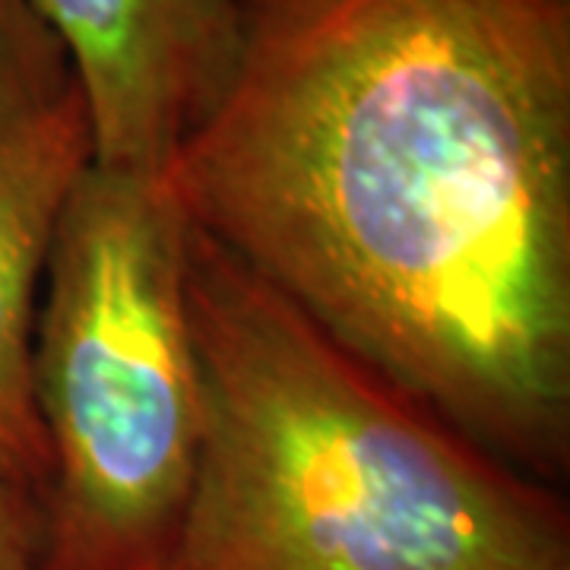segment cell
I'll use <instances>...</instances> for the list:
<instances>
[{"label": "cell", "instance_id": "cell-1", "mask_svg": "<svg viewBox=\"0 0 570 570\" xmlns=\"http://www.w3.org/2000/svg\"><path fill=\"white\" fill-rule=\"evenodd\" d=\"M163 184L510 466L570 444V0H235Z\"/></svg>", "mask_w": 570, "mask_h": 570}, {"label": "cell", "instance_id": "cell-2", "mask_svg": "<svg viewBox=\"0 0 570 570\" xmlns=\"http://www.w3.org/2000/svg\"><path fill=\"white\" fill-rule=\"evenodd\" d=\"M200 453L168 570H570V520L187 225Z\"/></svg>", "mask_w": 570, "mask_h": 570}, {"label": "cell", "instance_id": "cell-3", "mask_svg": "<svg viewBox=\"0 0 570 570\" xmlns=\"http://www.w3.org/2000/svg\"><path fill=\"white\" fill-rule=\"evenodd\" d=\"M184 254L163 178L89 165L73 184L32 333L41 570H168L204 425Z\"/></svg>", "mask_w": 570, "mask_h": 570}, {"label": "cell", "instance_id": "cell-4", "mask_svg": "<svg viewBox=\"0 0 570 570\" xmlns=\"http://www.w3.org/2000/svg\"><path fill=\"white\" fill-rule=\"evenodd\" d=\"M80 89L92 165L163 178L238 45L235 0H29Z\"/></svg>", "mask_w": 570, "mask_h": 570}, {"label": "cell", "instance_id": "cell-5", "mask_svg": "<svg viewBox=\"0 0 570 570\" xmlns=\"http://www.w3.org/2000/svg\"><path fill=\"white\" fill-rule=\"evenodd\" d=\"M89 165L77 82L45 118L0 142V469L39 498L51 460L32 400L36 292L63 204Z\"/></svg>", "mask_w": 570, "mask_h": 570}, {"label": "cell", "instance_id": "cell-6", "mask_svg": "<svg viewBox=\"0 0 570 570\" xmlns=\"http://www.w3.org/2000/svg\"><path fill=\"white\" fill-rule=\"evenodd\" d=\"M73 89L58 36L29 0H0V142L45 118Z\"/></svg>", "mask_w": 570, "mask_h": 570}, {"label": "cell", "instance_id": "cell-7", "mask_svg": "<svg viewBox=\"0 0 570 570\" xmlns=\"http://www.w3.org/2000/svg\"><path fill=\"white\" fill-rule=\"evenodd\" d=\"M45 510L39 491L0 469V570H41Z\"/></svg>", "mask_w": 570, "mask_h": 570}]
</instances>
